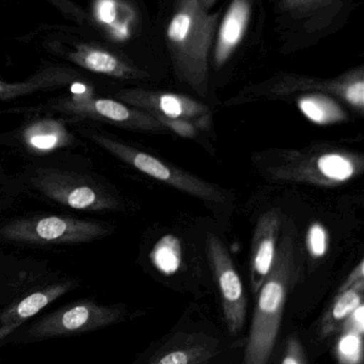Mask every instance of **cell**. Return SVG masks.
<instances>
[{"label":"cell","instance_id":"cell-1","mask_svg":"<svg viewBox=\"0 0 364 364\" xmlns=\"http://www.w3.org/2000/svg\"><path fill=\"white\" fill-rule=\"evenodd\" d=\"M296 230L286 224L273 267L259 290L244 364H267L275 348L284 305L298 275Z\"/></svg>","mask_w":364,"mask_h":364},{"label":"cell","instance_id":"cell-2","mask_svg":"<svg viewBox=\"0 0 364 364\" xmlns=\"http://www.w3.org/2000/svg\"><path fill=\"white\" fill-rule=\"evenodd\" d=\"M218 17L207 13L200 0H175L167 28L175 74L200 96L209 90V53Z\"/></svg>","mask_w":364,"mask_h":364},{"label":"cell","instance_id":"cell-3","mask_svg":"<svg viewBox=\"0 0 364 364\" xmlns=\"http://www.w3.org/2000/svg\"><path fill=\"white\" fill-rule=\"evenodd\" d=\"M363 171L361 154L326 144L280 151L266 168L267 175L273 181L325 188L346 183L363 174Z\"/></svg>","mask_w":364,"mask_h":364},{"label":"cell","instance_id":"cell-4","mask_svg":"<svg viewBox=\"0 0 364 364\" xmlns=\"http://www.w3.org/2000/svg\"><path fill=\"white\" fill-rule=\"evenodd\" d=\"M126 312L122 306L100 305L81 299L62 306L13 333L6 343H31L58 338L93 333L122 322Z\"/></svg>","mask_w":364,"mask_h":364},{"label":"cell","instance_id":"cell-5","mask_svg":"<svg viewBox=\"0 0 364 364\" xmlns=\"http://www.w3.org/2000/svg\"><path fill=\"white\" fill-rule=\"evenodd\" d=\"M106 224L66 215H36L17 218L0 229L8 241L33 245L83 244L109 235Z\"/></svg>","mask_w":364,"mask_h":364},{"label":"cell","instance_id":"cell-6","mask_svg":"<svg viewBox=\"0 0 364 364\" xmlns=\"http://www.w3.org/2000/svg\"><path fill=\"white\" fill-rule=\"evenodd\" d=\"M89 138L118 159L156 181L209 203H222L227 200L226 193L215 184L162 161L145 151L100 134H90Z\"/></svg>","mask_w":364,"mask_h":364},{"label":"cell","instance_id":"cell-7","mask_svg":"<svg viewBox=\"0 0 364 364\" xmlns=\"http://www.w3.org/2000/svg\"><path fill=\"white\" fill-rule=\"evenodd\" d=\"M34 188L47 198L71 209L110 211L120 203L106 188L89 177L55 168H41L32 178Z\"/></svg>","mask_w":364,"mask_h":364},{"label":"cell","instance_id":"cell-8","mask_svg":"<svg viewBox=\"0 0 364 364\" xmlns=\"http://www.w3.org/2000/svg\"><path fill=\"white\" fill-rule=\"evenodd\" d=\"M53 108L73 117L113 124L120 127L147 132H166L164 126L147 111L132 108L119 100L94 97L92 91L62 98Z\"/></svg>","mask_w":364,"mask_h":364},{"label":"cell","instance_id":"cell-9","mask_svg":"<svg viewBox=\"0 0 364 364\" xmlns=\"http://www.w3.org/2000/svg\"><path fill=\"white\" fill-rule=\"evenodd\" d=\"M207 254L219 288L227 327L232 335H237L243 328L247 314L243 282L228 250L217 235H207Z\"/></svg>","mask_w":364,"mask_h":364},{"label":"cell","instance_id":"cell-10","mask_svg":"<svg viewBox=\"0 0 364 364\" xmlns=\"http://www.w3.org/2000/svg\"><path fill=\"white\" fill-rule=\"evenodd\" d=\"M298 92H318L328 94L344 104L348 105L353 110L363 115L364 112V70L363 68H355L342 76L328 80L309 78V77L284 76L274 81L267 87L265 95H292Z\"/></svg>","mask_w":364,"mask_h":364},{"label":"cell","instance_id":"cell-11","mask_svg":"<svg viewBox=\"0 0 364 364\" xmlns=\"http://www.w3.org/2000/svg\"><path fill=\"white\" fill-rule=\"evenodd\" d=\"M115 97L132 108L171 119L200 122L209 115V108L207 105L182 94L123 89L117 92Z\"/></svg>","mask_w":364,"mask_h":364},{"label":"cell","instance_id":"cell-12","mask_svg":"<svg viewBox=\"0 0 364 364\" xmlns=\"http://www.w3.org/2000/svg\"><path fill=\"white\" fill-rule=\"evenodd\" d=\"M76 287L73 280H62L44 284L28 291L11 301L0 311V346L21 329L30 318L36 316L47 306L63 296Z\"/></svg>","mask_w":364,"mask_h":364},{"label":"cell","instance_id":"cell-13","mask_svg":"<svg viewBox=\"0 0 364 364\" xmlns=\"http://www.w3.org/2000/svg\"><path fill=\"white\" fill-rule=\"evenodd\" d=\"M281 216L275 210H269L260 216L254 229L251 250V284L258 293L269 275L277 255L281 235Z\"/></svg>","mask_w":364,"mask_h":364},{"label":"cell","instance_id":"cell-14","mask_svg":"<svg viewBox=\"0 0 364 364\" xmlns=\"http://www.w3.org/2000/svg\"><path fill=\"white\" fill-rule=\"evenodd\" d=\"M68 60L76 65L113 78L143 79L147 77L142 70L124 61L115 53L90 44H77L72 51L68 53Z\"/></svg>","mask_w":364,"mask_h":364},{"label":"cell","instance_id":"cell-15","mask_svg":"<svg viewBox=\"0 0 364 364\" xmlns=\"http://www.w3.org/2000/svg\"><path fill=\"white\" fill-rule=\"evenodd\" d=\"M251 16V0H233L218 31L214 50L216 68L224 66L232 57L247 31Z\"/></svg>","mask_w":364,"mask_h":364},{"label":"cell","instance_id":"cell-16","mask_svg":"<svg viewBox=\"0 0 364 364\" xmlns=\"http://www.w3.org/2000/svg\"><path fill=\"white\" fill-rule=\"evenodd\" d=\"M24 144L34 153H51L70 146L74 142L72 134L59 119H42L32 122L24 129Z\"/></svg>","mask_w":364,"mask_h":364},{"label":"cell","instance_id":"cell-17","mask_svg":"<svg viewBox=\"0 0 364 364\" xmlns=\"http://www.w3.org/2000/svg\"><path fill=\"white\" fill-rule=\"evenodd\" d=\"M216 352L217 343L209 338L185 336L158 352L147 364H203L213 358Z\"/></svg>","mask_w":364,"mask_h":364},{"label":"cell","instance_id":"cell-18","mask_svg":"<svg viewBox=\"0 0 364 364\" xmlns=\"http://www.w3.org/2000/svg\"><path fill=\"white\" fill-rule=\"evenodd\" d=\"M73 70L62 68H51L21 82L9 83L0 80V100H13L43 90L55 89L68 85L74 78Z\"/></svg>","mask_w":364,"mask_h":364},{"label":"cell","instance_id":"cell-19","mask_svg":"<svg viewBox=\"0 0 364 364\" xmlns=\"http://www.w3.org/2000/svg\"><path fill=\"white\" fill-rule=\"evenodd\" d=\"M297 107L303 117L316 125H333L348 119L339 100L328 94L318 92L303 94L297 98Z\"/></svg>","mask_w":364,"mask_h":364},{"label":"cell","instance_id":"cell-20","mask_svg":"<svg viewBox=\"0 0 364 364\" xmlns=\"http://www.w3.org/2000/svg\"><path fill=\"white\" fill-rule=\"evenodd\" d=\"M364 280L350 287L348 290L338 292L327 316H325L323 333H329L335 329L336 325L350 318L355 310L363 305Z\"/></svg>","mask_w":364,"mask_h":364},{"label":"cell","instance_id":"cell-21","mask_svg":"<svg viewBox=\"0 0 364 364\" xmlns=\"http://www.w3.org/2000/svg\"><path fill=\"white\" fill-rule=\"evenodd\" d=\"M182 244L179 237L173 235H166L155 244L152 250L150 258L156 269L164 274L171 276L179 271L181 267Z\"/></svg>","mask_w":364,"mask_h":364},{"label":"cell","instance_id":"cell-22","mask_svg":"<svg viewBox=\"0 0 364 364\" xmlns=\"http://www.w3.org/2000/svg\"><path fill=\"white\" fill-rule=\"evenodd\" d=\"M331 237L326 227L320 222H314L308 228L306 247L314 259L324 258L329 250Z\"/></svg>","mask_w":364,"mask_h":364},{"label":"cell","instance_id":"cell-23","mask_svg":"<svg viewBox=\"0 0 364 364\" xmlns=\"http://www.w3.org/2000/svg\"><path fill=\"white\" fill-rule=\"evenodd\" d=\"M162 126L165 129L171 130L183 138L194 139L198 134L199 125L194 121L185 119H171L162 115L152 114Z\"/></svg>","mask_w":364,"mask_h":364},{"label":"cell","instance_id":"cell-24","mask_svg":"<svg viewBox=\"0 0 364 364\" xmlns=\"http://www.w3.org/2000/svg\"><path fill=\"white\" fill-rule=\"evenodd\" d=\"M339 352L342 361L346 360V363L350 364L356 363L357 353L361 354L360 336L350 333L342 338L339 344Z\"/></svg>","mask_w":364,"mask_h":364},{"label":"cell","instance_id":"cell-25","mask_svg":"<svg viewBox=\"0 0 364 364\" xmlns=\"http://www.w3.org/2000/svg\"><path fill=\"white\" fill-rule=\"evenodd\" d=\"M282 364H306L305 360H303L301 344H299L296 338H292L288 341Z\"/></svg>","mask_w":364,"mask_h":364},{"label":"cell","instance_id":"cell-26","mask_svg":"<svg viewBox=\"0 0 364 364\" xmlns=\"http://www.w3.org/2000/svg\"><path fill=\"white\" fill-rule=\"evenodd\" d=\"M363 280H364V261L361 260L358 265H356V267L350 272V275L348 276L345 282H343L341 288H340L339 292L348 290L350 287L355 286V284L363 282Z\"/></svg>","mask_w":364,"mask_h":364},{"label":"cell","instance_id":"cell-27","mask_svg":"<svg viewBox=\"0 0 364 364\" xmlns=\"http://www.w3.org/2000/svg\"><path fill=\"white\" fill-rule=\"evenodd\" d=\"M324 0H282V6L288 11H305Z\"/></svg>","mask_w":364,"mask_h":364},{"label":"cell","instance_id":"cell-28","mask_svg":"<svg viewBox=\"0 0 364 364\" xmlns=\"http://www.w3.org/2000/svg\"><path fill=\"white\" fill-rule=\"evenodd\" d=\"M216 1H217V0H200V4L202 8L204 9L205 11H207Z\"/></svg>","mask_w":364,"mask_h":364}]
</instances>
